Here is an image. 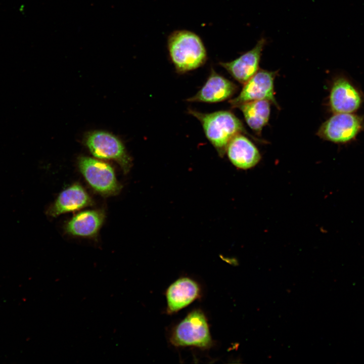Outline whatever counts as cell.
I'll use <instances>...</instances> for the list:
<instances>
[{
	"instance_id": "obj_15",
	"label": "cell",
	"mask_w": 364,
	"mask_h": 364,
	"mask_svg": "<svg viewBox=\"0 0 364 364\" xmlns=\"http://www.w3.org/2000/svg\"><path fill=\"white\" fill-rule=\"evenodd\" d=\"M270 104L265 100H256L242 104L237 107L242 112L248 126L258 135L261 134L268 122Z\"/></svg>"
},
{
	"instance_id": "obj_4",
	"label": "cell",
	"mask_w": 364,
	"mask_h": 364,
	"mask_svg": "<svg viewBox=\"0 0 364 364\" xmlns=\"http://www.w3.org/2000/svg\"><path fill=\"white\" fill-rule=\"evenodd\" d=\"M363 128L362 116L354 113H334L322 123L316 134L324 140L345 144L355 140Z\"/></svg>"
},
{
	"instance_id": "obj_9",
	"label": "cell",
	"mask_w": 364,
	"mask_h": 364,
	"mask_svg": "<svg viewBox=\"0 0 364 364\" xmlns=\"http://www.w3.org/2000/svg\"><path fill=\"white\" fill-rule=\"evenodd\" d=\"M266 40L261 38L250 50L244 53L236 59L227 62H219L237 81L245 84L259 69V63Z\"/></svg>"
},
{
	"instance_id": "obj_11",
	"label": "cell",
	"mask_w": 364,
	"mask_h": 364,
	"mask_svg": "<svg viewBox=\"0 0 364 364\" xmlns=\"http://www.w3.org/2000/svg\"><path fill=\"white\" fill-rule=\"evenodd\" d=\"M226 153L231 163L243 170L255 166L261 158L257 147L243 134H239L232 139L226 148Z\"/></svg>"
},
{
	"instance_id": "obj_14",
	"label": "cell",
	"mask_w": 364,
	"mask_h": 364,
	"mask_svg": "<svg viewBox=\"0 0 364 364\" xmlns=\"http://www.w3.org/2000/svg\"><path fill=\"white\" fill-rule=\"evenodd\" d=\"M103 214L96 210L81 212L74 216L67 224L66 231L73 235L92 237L100 229L104 220Z\"/></svg>"
},
{
	"instance_id": "obj_13",
	"label": "cell",
	"mask_w": 364,
	"mask_h": 364,
	"mask_svg": "<svg viewBox=\"0 0 364 364\" xmlns=\"http://www.w3.org/2000/svg\"><path fill=\"white\" fill-rule=\"evenodd\" d=\"M91 203V200L83 188L74 185L62 191L50 207L48 214L57 216L61 214L81 209Z\"/></svg>"
},
{
	"instance_id": "obj_2",
	"label": "cell",
	"mask_w": 364,
	"mask_h": 364,
	"mask_svg": "<svg viewBox=\"0 0 364 364\" xmlns=\"http://www.w3.org/2000/svg\"><path fill=\"white\" fill-rule=\"evenodd\" d=\"M167 49L178 73L196 69L207 60V52L202 39L196 33L188 30L171 33L167 39Z\"/></svg>"
},
{
	"instance_id": "obj_8",
	"label": "cell",
	"mask_w": 364,
	"mask_h": 364,
	"mask_svg": "<svg viewBox=\"0 0 364 364\" xmlns=\"http://www.w3.org/2000/svg\"><path fill=\"white\" fill-rule=\"evenodd\" d=\"M363 101L360 90L348 78L339 76L333 80L329 96V106L334 113H354Z\"/></svg>"
},
{
	"instance_id": "obj_12",
	"label": "cell",
	"mask_w": 364,
	"mask_h": 364,
	"mask_svg": "<svg viewBox=\"0 0 364 364\" xmlns=\"http://www.w3.org/2000/svg\"><path fill=\"white\" fill-rule=\"evenodd\" d=\"M200 289L193 280L185 277L175 281L167 289V311L176 312L187 306L200 296Z\"/></svg>"
},
{
	"instance_id": "obj_7",
	"label": "cell",
	"mask_w": 364,
	"mask_h": 364,
	"mask_svg": "<svg viewBox=\"0 0 364 364\" xmlns=\"http://www.w3.org/2000/svg\"><path fill=\"white\" fill-rule=\"evenodd\" d=\"M80 170L86 180L96 191L105 195L114 194L120 190L114 170L108 164L87 157L80 158Z\"/></svg>"
},
{
	"instance_id": "obj_1",
	"label": "cell",
	"mask_w": 364,
	"mask_h": 364,
	"mask_svg": "<svg viewBox=\"0 0 364 364\" xmlns=\"http://www.w3.org/2000/svg\"><path fill=\"white\" fill-rule=\"evenodd\" d=\"M188 113L200 122L207 139L221 157L226 154L230 142L239 134L244 133L257 142H264L248 132L242 121L230 111L202 113L189 109Z\"/></svg>"
},
{
	"instance_id": "obj_6",
	"label": "cell",
	"mask_w": 364,
	"mask_h": 364,
	"mask_svg": "<svg viewBox=\"0 0 364 364\" xmlns=\"http://www.w3.org/2000/svg\"><path fill=\"white\" fill-rule=\"evenodd\" d=\"M277 73L276 71L259 69L244 84L239 95L229 101L231 106L233 108H237L241 104L246 102L265 100L280 109L274 92V80Z\"/></svg>"
},
{
	"instance_id": "obj_3",
	"label": "cell",
	"mask_w": 364,
	"mask_h": 364,
	"mask_svg": "<svg viewBox=\"0 0 364 364\" xmlns=\"http://www.w3.org/2000/svg\"><path fill=\"white\" fill-rule=\"evenodd\" d=\"M170 341L175 346L207 348L212 344L208 325L204 313L196 309L189 313L174 329Z\"/></svg>"
},
{
	"instance_id": "obj_10",
	"label": "cell",
	"mask_w": 364,
	"mask_h": 364,
	"mask_svg": "<svg viewBox=\"0 0 364 364\" xmlns=\"http://www.w3.org/2000/svg\"><path fill=\"white\" fill-rule=\"evenodd\" d=\"M237 89L238 86L234 82L212 69L203 86L194 96L188 99L187 101L218 103L231 98Z\"/></svg>"
},
{
	"instance_id": "obj_5",
	"label": "cell",
	"mask_w": 364,
	"mask_h": 364,
	"mask_svg": "<svg viewBox=\"0 0 364 364\" xmlns=\"http://www.w3.org/2000/svg\"><path fill=\"white\" fill-rule=\"evenodd\" d=\"M86 144L95 157L113 160L124 173L129 171L132 165L131 158L120 141L113 134L101 131L92 132L87 136Z\"/></svg>"
}]
</instances>
